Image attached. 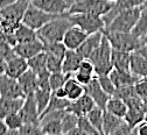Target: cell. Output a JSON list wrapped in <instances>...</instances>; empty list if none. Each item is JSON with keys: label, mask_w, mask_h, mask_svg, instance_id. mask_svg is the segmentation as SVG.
Returning <instances> with one entry per match:
<instances>
[{"label": "cell", "mask_w": 147, "mask_h": 135, "mask_svg": "<svg viewBox=\"0 0 147 135\" xmlns=\"http://www.w3.org/2000/svg\"><path fill=\"white\" fill-rule=\"evenodd\" d=\"M132 134L136 135H147V122L141 121L138 126H136L132 130Z\"/></svg>", "instance_id": "obj_48"}, {"label": "cell", "mask_w": 147, "mask_h": 135, "mask_svg": "<svg viewBox=\"0 0 147 135\" xmlns=\"http://www.w3.org/2000/svg\"><path fill=\"white\" fill-rule=\"evenodd\" d=\"M82 57L80 56V54L76 50H71V49H67L64 58L62 62V72L69 76H74L77 70L78 66L82 62Z\"/></svg>", "instance_id": "obj_18"}, {"label": "cell", "mask_w": 147, "mask_h": 135, "mask_svg": "<svg viewBox=\"0 0 147 135\" xmlns=\"http://www.w3.org/2000/svg\"><path fill=\"white\" fill-rule=\"evenodd\" d=\"M18 82L20 84V87L25 95L32 94L35 92V90L39 87V81H38V75H36L33 70L28 68L27 71H25L19 78Z\"/></svg>", "instance_id": "obj_20"}, {"label": "cell", "mask_w": 147, "mask_h": 135, "mask_svg": "<svg viewBox=\"0 0 147 135\" xmlns=\"http://www.w3.org/2000/svg\"><path fill=\"white\" fill-rule=\"evenodd\" d=\"M42 134L40 125L35 124H24L19 130H18V135H40Z\"/></svg>", "instance_id": "obj_42"}, {"label": "cell", "mask_w": 147, "mask_h": 135, "mask_svg": "<svg viewBox=\"0 0 147 135\" xmlns=\"http://www.w3.org/2000/svg\"><path fill=\"white\" fill-rule=\"evenodd\" d=\"M96 75H91V73H85V72H81V71H76L75 73H74V78H75L78 83H81L82 85H88L91 81H92V78L95 77Z\"/></svg>", "instance_id": "obj_45"}, {"label": "cell", "mask_w": 147, "mask_h": 135, "mask_svg": "<svg viewBox=\"0 0 147 135\" xmlns=\"http://www.w3.org/2000/svg\"><path fill=\"white\" fill-rule=\"evenodd\" d=\"M97 79H98V83L99 85L102 86V89L110 95H113L115 91H116V86L113 84V82L111 81L109 75H98L96 76Z\"/></svg>", "instance_id": "obj_40"}, {"label": "cell", "mask_w": 147, "mask_h": 135, "mask_svg": "<svg viewBox=\"0 0 147 135\" xmlns=\"http://www.w3.org/2000/svg\"><path fill=\"white\" fill-rule=\"evenodd\" d=\"M64 89L67 91V98L72 101V100H76L78 99L81 95H83L85 93V87L84 85H82L81 83H78L75 78H74V76L69 77L67 79V82L64 83Z\"/></svg>", "instance_id": "obj_24"}, {"label": "cell", "mask_w": 147, "mask_h": 135, "mask_svg": "<svg viewBox=\"0 0 147 135\" xmlns=\"http://www.w3.org/2000/svg\"><path fill=\"white\" fill-rule=\"evenodd\" d=\"M104 33L103 32H96L92 34H89L86 38L83 41V43L76 49V51L80 54L82 58H89L90 55L95 51V49L99 46Z\"/></svg>", "instance_id": "obj_15"}, {"label": "cell", "mask_w": 147, "mask_h": 135, "mask_svg": "<svg viewBox=\"0 0 147 135\" xmlns=\"http://www.w3.org/2000/svg\"><path fill=\"white\" fill-rule=\"evenodd\" d=\"M110 78L113 82L116 89L121 87V86H127V85H134V83L138 81L139 77L133 75L131 71H124V70H118V69H112L111 72L109 73Z\"/></svg>", "instance_id": "obj_19"}, {"label": "cell", "mask_w": 147, "mask_h": 135, "mask_svg": "<svg viewBox=\"0 0 147 135\" xmlns=\"http://www.w3.org/2000/svg\"><path fill=\"white\" fill-rule=\"evenodd\" d=\"M127 109H128L127 104L123 99H120L118 97H115V95H111V97L109 98V100L106 103V106H105V111L117 115V117H119V118L125 117Z\"/></svg>", "instance_id": "obj_26"}, {"label": "cell", "mask_w": 147, "mask_h": 135, "mask_svg": "<svg viewBox=\"0 0 147 135\" xmlns=\"http://www.w3.org/2000/svg\"><path fill=\"white\" fill-rule=\"evenodd\" d=\"M113 3L107 0H82L80 3L71 5L67 13L68 14H78V13H86V14H95L103 16L110 8Z\"/></svg>", "instance_id": "obj_6"}, {"label": "cell", "mask_w": 147, "mask_h": 135, "mask_svg": "<svg viewBox=\"0 0 147 135\" xmlns=\"http://www.w3.org/2000/svg\"><path fill=\"white\" fill-rule=\"evenodd\" d=\"M29 1H30V0H29Z\"/></svg>", "instance_id": "obj_62"}, {"label": "cell", "mask_w": 147, "mask_h": 135, "mask_svg": "<svg viewBox=\"0 0 147 135\" xmlns=\"http://www.w3.org/2000/svg\"><path fill=\"white\" fill-rule=\"evenodd\" d=\"M13 50L15 55L24 57L26 60H29L30 57L35 56L36 54H39L43 51V43L36 38V40L29 41V42H22V43H16L13 47Z\"/></svg>", "instance_id": "obj_14"}, {"label": "cell", "mask_w": 147, "mask_h": 135, "mask_svg": "<svg viewBox=\"0 0 147 135\" xmlns=\"http://www.w3.org/2000/svg\"><path fill=\"white\" fill-rule=\"evenodd\" d=\"M144 114H145V112L142 109H140V108L128 107L125 117H124V120L133 130V128L136 126H138L141 121H144Z\"/></svg>", "instance_id": "obj_32"}, {"label": "cell", "mask_w": 147, "mask_h": 135, "mask_svg": "<svg viewBox=\"0 0 147 135\" xmlns=\"http://www.w3.org/2000/svg\"><path fill=\"white\" fill-rule=\"evenodd\" d=\"M55 16L57 15H54V14H49L40 8H38L36 6L32 5L29 3L24 16H22V24H25L26 26L33 28L34 30H38L40 29L42 26H45L48 21H50L51 19H54Z\"/></svg>", "instance_id": "obj_7"}, {"label": "cell", "mask_w": 147, "mask_h": 135, "mask_svg": "<svg viewBox=\"0 0 147 135\" xmlns=\"http://www.w3.org/2000/svg\"><path fill=\"white\" fill-rule=\"evenodd\" d=\"M137 50H139L145 57H146V58H147V44H142L139 49H137Z\"/></svg>", "instance_id": "obj_55"}, {"label": "cell", "mask_w": 147, "mask_h": 135, "mask_svg": "<svg viewBox=\"0 0 147 135\" xmlns=\"http://www.w3.org/2000/svg\"><path fill=\"white\" fill-rule=\"evenodd\" d=\"M131 134H132V128L128 126L124 120L123 124L117 128V130L115 132L113 135H131Z\"/></svg>", "instance_id": "obj_47"}, {"label": "cell", "mask_w": 147, "mask_h": 135, "mask_svg": "<svg viewBox=\"0 0 147 135\" xmlns=\"http://www.w3.org/2000/svg\"><path fill=\"white\" fill-rule=\"evenodd\" d=\"M29 0H16L15 3L0 9V15L4 19H9L14 21H22V16L29 5Z\"/></svg>", "instance_id": "obj_11"}, {"label": "cell", "mask_w": 147, "mask_h": 135, "mask_svg": "<svg viewBox=\"0 0 147 135\" xmlns=\"http://www.w3.org/2000/svg\"><path fill=\"white\" fill-rule=\"evenodd\" d=\"M0 97L1 98H25L18 79L12 78L6 73L0 75Z\"/></svg>", "instance_id": "obj_8"}, {"label": "cell", "mask_w": 147, "mask_h": 135, "mask_svg": "<svg viewBox=\"0 0 147 135\" xmlns=\"http://www.w3.org/2000/svg\"><path fill=\"white\" fill-rule=\"evenodd\" d=\"M141 42H142V44H147V34L141 38Z\"/></svg>", "instance_id": "obj_57"}, {"label": "cell", "mask_w": 147, "mask_h": 135, "mask_svg": "<svg viewBox=\"0 0 147 135\" xmlns=\"http://www.w3.org/2000/svg\"><path fill=\"white\" fill-rule=\"evenodd\" d=\"M65 1H67V5H68V7H70L71 5L76 4V3H80V1H82V0H65Z\"/></svg>", "instance_id": "obj_56"}, {"label": "cell", "mask_w": 147, "mask_h": 135, "mask_svg": "<svg viewBox=\"0 0 147 135\" xmlns=\"http://www.w3.org/2000/svg\"><path fill=\"white\" fill-rule=\"evenodd\" d=\"M134 89L140 98L147 99V76L139 77L138 81L134 83Z\"/></svg>", "instance_id": "obj_43"}, {"label": "cell", "mask_w": 147, "mask_h": 135, "mask_svg": "<svg viewBox=\"0 0 147 135\" xmlns=\"http://www.w3.org/2000/svg\"><path fill=\"white\" fill-rule=\"evenodd\" d=\"M78 71L81 72H85V73H91V75H96L95 73V66L89 58H83L80 66H78Z\"/></svg>", "instance_id": "obj_46"}, {"label": "cell", "mask_w": 147, "mask_h": 135, "mask_svg": "<svg viewBox=\"0 0 147 135\" xmlns=\"http://www.w3.org/2000/svg\"><path fill=\"white\" fill-rule=\"evenodd\" d=\"M4 121H5V124L8 128L7 134H16L18 135V130H19V128L24 125L22 118H21L19 112L8 114L7 117L4 119Z\"/></svg>", "instance_id": "obj_34"}, {"label": "cell", "mask_w": 147, "mask_h": 135, "mask_svg": "<svg viewBox=\"0 0 147 135\" xmlns=\"http://www.w3.org/2000/svg\"><path fill=\"white\" fill-rule=\"evenodd\" d=\"M28 70V62L24 57H20L18 55H14L8 61H6V69L5 73L12 78L18 79L19 77Z\"/></svg>", "instance_id": "obj_16"}, {"label": "cell", "mask_w": 147, "mask_h": 135, "mask_svg": "<svg viewBox=\"0 0 147 135\" xmlns=\"http://www.w3.org/2000/svg\"><path fill=\"white\" fill-rule=\"evenodd\" d=\"M43 51L50 55H55L64 58V55L67 51V47L64 46L63 42H50V43H45L43 44Z\"/></svg>", "instance_id": "obj_36"}, {"label": "cell", "mask_w": 147, "mask_h": 135, "mask_svg": "<svg viewBox=\"0 0 147 135\" xmlns=\"http://www.w3.org/2000/svg\"><path fill=\"white\" fill-rule=\"evenodd\" d=\"M140 7H131L120 12L104 29L109 32H132L140 16Z\"/></svg>", "instance_id": "obj_4"}, {"label": "cell", "mask_w": 147, "mask_h": 135, "mask_svg": "<svg viewBox=\"0 0 147 135\" xmlns=\"http://www.w3.org/2000/svg\"><path fill=\"white\" fill-rule=\"evenodd\" d=\"M104 35L113 49L124 51H134L142 46L141 38L137 37L132 32H109L104 30Z\"/></svg>", "instance_id": "obj_3"}, {"label": "cell", "mask_w": 147, "mask_h": 135, "mask_svg": "<svg viewBox=\"0 0 147 135\" xmlns=\"http://www.w3.org/2000/svg\"><path fill=\"white\" fill-rule=\"evenodd\" d=\"M130 51H124L112 48V65L113 69L124 70V71H130Z\"/></svg>", "instance_id": "obj_23"}, {"label": "cell", "mask_w": 147, "mask_h": 135, "mask_svg": "<svg viewBox=\"0 0 147 135\" xmlns=\"http://www.w3.org/2000/svg\"><path fill=\"white\" fill-rule=\"evenodd\" d=\"M21 25L20 21H14V20H9V19H4L1 17V22H0V29L3 32H5L8 35H13L16 29L19 28V26Z\"/></svg>", "instance_id": "obj_41"}, {"label": "cell", "mask_w": 147, "mask_h": 135, "mask_svg": "<svg viewBox=\"0 0 147 135\" xmlns=\"http://www.w3.org/2000/svg\"><path fill=\"white\" fill-rule=\"evenodd\" d=\"M8 132V128L4 120H0V135H6Z\"/></svg>", "instance_id": "obj_50"}, {"label": "cell", "mask_w": 147, "mask_h": 135, "mask_svg": "<svg viewBox=\"0 0 147 135\" xmlns=\"http://www.w3.org/2000/svg\"><path fill=\"white\" fill-rule=\"evenodd\" d=\"M77 127L83 132L84 135H99L98 130L91 125V122L86 118V115H81V117H78Z\"/></svg>", "instance_id": "obj_38"}, {"label": "cell", "mask_w": 147, "mask_h": 135, "mask_svg": "<svg viewBox=\"0 0 147 135\" xmlns=\"http://www.w3.org/2000/svg\"><path fill=\"white\" fill-rule=\"evenodd\" d=\"M67 135H84V134H83V132H82V130L76 126L75 128H72V129H71Z\"/></svg>", "instance_id": "obj_52"}, {"label": "cell", "mask_w": 147, "mask_h": 135, "mask_svg": "<svg viewBox=\"0 0 147 135\" xmlns=\"http://www.w3.org/2000/svg\"><path fill=\"white\" fill-rule=\"evenodd\" d=\"M72 25L80 27L84 30L88 35L96 32H104L105 24L103 17L95 14H86V13H78V14H68Z\"/></svg>", "instance_id": "obj_5"}, {"label": "cell", "mask_w": 147, "mask_h": 135, "mask_svg": "<svg viewBox=\"0 0 147 135\" xmlns=\"http://www.w3.org/2000/svg\"><path fill=\"white\" fill-rule=\"evenodd\" d=\"M144 121H146L147 122V111L145 112V114H144Z\"/></svg>", "instance_id": "obj_58"}, {"label": "cell", "mask_w": 147, "mask_h": 135, "mask_svg": "<svg viewBox=\"0 0 147 135\" xmlns=\"http://www.w3.org/2000/svg\"><path fill=\"white\" fill-rule=\"evenodd\" d=\"M51 97V90L50 89H42V87H38L34 92V98L36 101V105H38V109L40 112V117L42 112L46 109V107L49 104Z\"/></svg>", "instance_id": "obj_29"}, {"label": "cell", "mask_w": 147, "mask_h": 135, "mask_svg": "<svg viewBox=\"0 0 147 135\" xmlns=\"http://www.w3.org/2000/svg\"><path fill=\"white\" fill-rule=\"evenodd\" d=\"M28 62V68L33 70L36 75H39L43 71H47V54L45 51H41L39 54H36L35 56L30 57Z\"/></svg>", "instance_id": "obj_28"}, {"label": "cell", "mask_w": 147, "mask_h": 135, "mask_svg": "<svg viewBox=\"0 0 147 135\" xmlns=\"http://www.w3.org/2000/svg\"><path fill=\"white\" fill-rule=\"evenodd\" d=\"M0 98H1V97H0Z\"/></svg>", "instance_id": "obj_61"}, {"label": "cell", "mask_w": 147, "mask_h": 135, "mask_svg": "<svg viewBox=\"0 0 147 135\" xmlns=\"http://www.w3.org/2000/svg\"><path fill=\"white\" fill-rule=\"evenodd\" d=\"M69 77H71V76L65 75L62 71L50 73V76H49V86H50L51 92L55 91L56 89H59V87H62Z\"/></svg>", "instance_id": "obj_37"}, {"label": "cell", "mask_w": 147, "mask_h": 135, "mask_svg": "<svg viewBox=\"0 0 147 135\" xmlns=\"http://www.w3.org/2000/svg\"><path fill=\"white\" fill-rule=\"evenodd\" d=\"M124 118H119L117 115L104 109V120H103V135H113L117 128L123 124Z\"/></svg>", "instance_id": "obj_25"}, {"label": "cell", "mask_w": 147, "mask_h": 135, "mask_svg": "<svg viewBox=\"0 0 147 135\" xmlns=\"http://www.w3.org/2000/svg\"><path fill=\"white\" fill-rule=\"evenodd\" d=\"M72 26V22L69 19L68 13L57 15L45 26L36 30L38 38L45 44L50 42H62L65 32Z\"/></svg>", "instance_id": "obj_1"}, {"label": "cell", "mask_w": 147, "mask_h": 135, "mask_svg": "<svg viewBox=\"0 0 147 135\" xmlns=\"http://www.w3.org/2000/svg\"><path fill=\"white\" fill-rule=\"evenodd\" d=\"M70 100L68 98H60V97H56L55 94H53L51 92V97H50V100H49V104L48 106L46 107V109L42 112L41 117L49 112H54V111H63V109H67L70 105ZM40 117V118H41Z\"/></svg>", "instance_id": "obj_31"}, {"label": "cell", "mask_w": 147, "mask_h": 135, "mask_svg": "<svg viewBox=\"0 0 147 135\" xmlns=\"http://www.w3.org/2000/svg\"><path fill=\"white\" fill-rule=\"evenodd\" d=\"M95 106H96V104L92 100V98H91L89 94L84 93L78 99L72 100L67 109L75 113L77 117H81V115H86Z\"/></svg>", "instance_id": "obj_17"}, {"label": "cell", "mask_w": 147, "mask_h": 135, "mask_svg": "<svg viewBox=\"0 0 147 135\" xmlns=\"http://www.w3.org/2000/svg\"><path fill=\"white\" fill-rule=\"evenodd\" d=\"M141 11H140V16L137 21V25L134 26L132 33L139 37V38H142L146 34H147V5L140 7Z\"/></svg>", "instance_id": "obj_33"}, {"label": "cell", "mask_w": 147, "mask_h": 135, "mask_svg": "<svg viewBox=\"0 0 147 135\" xmlns=\"http://www.w3.org/2000/svg\"><path fill=\"white\" fill-rule=\"evenodd\" d=\"M77 122H78V117L72 113L70 111H65L64 114L62 115L61 118V125H62V133L63 134H68L72 128H75L77 126Z\"/></svg>", "instance_id": "obj_35"}, {"label": "cell", "mask_w": 147, "mask_h": 135, "mask_svg": "<svg viewBox=\"0 0 147 135\" xmlns=\"http://www.w3.org/2000/svg\"><path fill=\"white\" fill-rule=\"evenodd\" d=\"M25 98H0V120H4L8 114L19 112Z\"/></svg>", "instance_id": "obj_22"}, {"label": "cell", "mask_w": 147, "mask_h": 135, "mask_svg": "<svg viewBox=\"0 0 147 135\" xmlns=\"http://www.w3.org/2000/svg\"><path fill=\"white\" fill-rule=\"evenodd\" d=\"M15 1L16 0H0V9L8 6V5H11V4H13V3H15Z\"/></svg>", "instance_id": "obj_53"}, {"label": "cell", "mask_w": 147, "mask_h": 135, "mask_svg": "<svg viewBox=\"0 0 147 135\" xmlns=\"http://www.w3.org/2000/svg\"><path fill=\"white\" fill-rule=\"evenodd\" d=\"M24 124H35L40 125V112L38 109L34 93L28 94L24 99V104L19 111Z\"/></svg>", "instance_id": "obj_9"}, {"label": "cell", "mask_w": 147, "mask_h": 135, "mask_svg": "<svg viewBox=\"0 0 147 135\" xmlns=\"http://www.w3.org/2000/svg\"><path fill=\"white\" fill-rule=\"evenodd\" d=\"M5 69H6V61L0 58V75L5 73Z\"/></svg>", "instance_id": "obj_54"}, {"label": "cell", "mask_w": 147, "mask_h": 135, "mask_svg": "<svg viewBox=\"0 0 147 135\" xmlns=\"http://www.w3.org/2000/svg\"><path fill=\"white\" fill-rule=\"evenodd\" d=\"M0 22H1V15H0Z\"/></svg>", "instance_id": "obj_60"}, {"label": "cell", "mask_w": 147, "mask_h": 135, "mask_svg": "<svg viewBox=\"0 0 147 135\" xmlns=\"http://www.w3.org/2000/svg\"><path fill=\"white\" fill-rule=\"evenodd\" d=\"M88 34L82 30L80 27L72 25L64 34L62 42L64 43V46L67 47V49H71V50H76L86 38Z\"/></svg>", "instance_id": "obj_13"}, {"label": "cell", "mask_w": 147, "mask_h": 135, "mask_svg": "<svg viewBox=\"0 0 147 135\" xmlns=\"http://www.w3.org/2000/svg\"><path fill=\"white\" fill-rule=\"evenodd\" d=\"M107 1H111V3H115V1H117V0H107Z\"/></svg>", "instance_id": "obj_59"}, {"label": "cell", "mask_w": 147, "mask_h": 135, "mask_svg": "<svg viewBox=\"0 0 147 135\" xmlns=\"http://www.w3.org/2000/svg\"><path fill=\"white\" fill-rule=\"evenodd\" d=\"M85 87V93L89 94L91 98H92V100L95 101L96 106H99L102 107L103 109H105V106H106V103L109 100V98L111 97L110 94H107L103 89L102 86L99 85L98 83V79L97 77L95 76L92 81H91L88 85L84 86Z\"/></svg>", "instance_id": "obj_10"}, {"label": "cell", "mask_w": 147, "mask_h": 135, "mask_svg": "<svg viewBox=\"0 0 147 135\" xmlns=\"http://www.w3.org/2000/svg\"><path fill=\"white\" fill-rule=\"evenodd\" d=\"M112 47L110 44L107 37L103 35V38L99 46L95 49V51L90 55L89 60L92 62L95 66V73L98 75H109L113 69L112 65Z\"/></svg>", "instance_id": "obj_2"}, {"label": "cell", "mask_w": 147, "mask_h": 135, "mask_svg": "<svg viewBox=\"0 0 147 135\" xmlns=\"http://www.w3.org/2000/svg\"><path fill=\"white\" fill-rule=\"evenodd\" d=\"M13 35H14V38H15L16 43L29 42V41H33V40H36V38H38L36 30H34L33 28L26 26L22 22H21V25L19 26V28L16 29V32Z\"/></svg>", "instance_id": "obj_27"}, {"label": "cell", "mask_w": 147, "mask_h": 135, "mask_svg": "<svg viewBox=\"0 0 147 135\" xmlns=\"http://www.w3.org/2000/svg\"><path fill=\"white\" fill-rule=\"evenodd\" d=\"M130 71L137 77L147 76V58L139 50H134L131 52Z\"/></svg>", "instance_id": "obj_21"}, {"label": "cell", "mask_w": 147, "mask_h": 135, "mask_svg": "<svg viewBox=\"0 0 147 135\" xmlns=\"http://www.w3.org/2000/svg\"><path fill=\"white\" fill-rule=\"evenodd\" d=\"M53 94H55L56 97H60V98H67V91L64 89V86L62 87H59L55 91H53Z\"/></svg>", "instance_id": "obj_49"}, {"label": "cell", "mask_w": 147, "mask_h": 135, "mask_svg": "<svg viewBox=\"0 0 147 135\" xmlns=\"http://www.w3.org/2000/svg\"><path fill=\"white\" fill-rule=\"evenodd\" d=\"M14 55L15 52L13 50V47L8 42L0 40V58L4 61H8Z\"/></svg>", "instance_id": "obj_44"}, {"label": "cell", "mask_w": 147, "mask_h": 135, "mask_svg": "<svg viewBox=\"0 0 147 135\" xmlns=\"http://www.w3.org/2000/svg\"><path fill=\"white\" fill-rule=\"evenodd\" d=\"M86 118L99 133V135H103V120H104V109L99 106H95L88 114Z\"/></svg>", "instance_id": "obj_30"}, {"label": "cell", "mask_w": 147, "mask_h": 135, "mask_svg": "<svg viewBox=\"0 0 147 135\" xmlns=\"http://www.w3.org/2000/svg\"><path fill=\"white\" fill-rule=\"evenodd\" d=\"M130 3L132 7H141L146 3V0H130Z\"/></svg>", "instance_id": "obj_51"}, {"label": "cell", "mask_w": 147, "mask_h": 135, "mask_svg": "<svg viewBox=\"0 0 147 135\" xmlns=\"http://www.w3.org/2000/svg\"><path fill=\"white\" fill-rule=\"evenodd\" d=\"M30 4L54 15H62L68 11L65 0H30Z\"/></svg>", "instance_id": "obj_12"}, {"label": "cell", "mask_w": 147, "mask_h": 135, "mask_svg": "<svg viewBox=\"0 0 147 135\" xmlns=\"http://www.w3.org/2000/svg\"><path fill=\"white\" fill-rule=\"evenodd\" d=\"M62 62H63L62 57L47 54V69L50 73L62 71Z\"/></svg>", "instance_id": "obj_39"}]
</instances>
